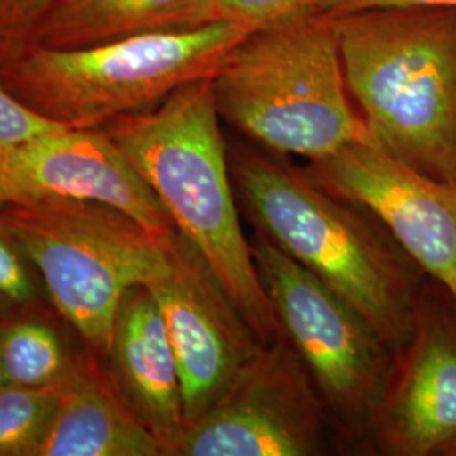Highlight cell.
I'll return each instance as SVG.
<instances>
[{
  "instance_id": "obj_1",
  "label": "cell",
  "mask_w": 456,
  "mask_h": 456,
  "mask_svg": "<svg viewBox=\"0 0 456 456\" xmlns=\"http://www.w3.org/2000/svg\"><path fill=\"white\" fill-rule=\"evenodd\" d=\"M212 78L102 129L158 196L181 237L208 262L264 345L286 340L245 239L218 126Z\"/></svg>"
},
{
  "instance_id": "obj_2",
  "label": "cell",
  "mask_w": 456,
  "mask_h": 456,
  "mask_svg": "<svg viewBox=\"0 0 456 456\" xmlns=\"http://www.w3.org/2000/svg\"><path fill=\"white\" fill-rule=\"evenodd\" d=\"M230 171L256 230L350 301L397 357L428 281L408 252L365 210L323 190L305 169L242 152Z\"/></svg>"
},
{
  "instance_id": "obj_3",
  "label": "cell",
  "mask_w": 456,
  "mask_h": 456,
  "mask_svg": "<svg viewBox=\"0 0 456 456\" xmlns=\"http://www.w3.org/2000/svg\"><path fill=\"white\" fill-rule=\"evenodd\" d=\"M333 20L346 86L375 146L456 183V9L375 7Z\"/></svg>"
},
{
  "instance_id": "obj_4",
  "label": "cell",
  "mask_w": 456,
  "mask_h": 456,
  "mask_svg": "<svg viewBox=\"0 0 456 456\" xmlns=\"http://www.w3.org/2000/svg\"><path fill=\"white\" fill-rule=\"evenodd\" d=\"M216 110L279 154L320 161L372 142L345 80L333 14L306 11L254 29L212 78Z\"/></svg>"
},
{
  "instance_id": "obj_5",
  "label": "cell",
  "mask_w": 456,
  "mask_h": 456,
  "mask_svg": "<svg viewBox=\"0 0 456 456\" xmlns=\"http://www.w3.org/2000/svg\"><path fill=\"white\" fill-rule=\"evenodd\" d=\"M254 29L232 22L135 34L83 48L33 45L0 65V78L31 110L73 129H98L149 110L188 83L213 78Z\"/></svg>"
},
{
  "instance_id": "obj_6",
  "label": "cell",
  "mask_w": 456,
  "mask_h": 456,
  "mask_svg": "<svg viewBox=\"0 0 456 456\" xmlns=\"http://www.w3.org/2000/svg\"><path fill=\"white\" fill-rule=\"evenodd\" d=\"M0 233L39 271L58 313L105 355L126 294L169 267L171 239L100 203H7Z\"/></svg>"
},
{
  "instance_id": "obj_7",
  "label": "cell",
  "mask_w": 456,
  "mask_h": 456,
  "mask_svg": "<svg viewBox=\"0 0 456 456\" xmlns=\"http://www.w3.org/2000/svg\"><path fill=\"white\" fill-rule=\"evenodd\" d=\"M250 252L284 338L310 370L326 408L348 429H370L395 354L342 294L256 230Z\"/></svg>"
},
{
  "instance_id": "obj_8",
  "label": "cell",
  "mask_w": 456,
  "mask_h": 456,
  "mask_svg": "<svg viewBox=\"0 0 456 456\" xmlns=\"http://www.w3.org/2000/svg\"><path fill=\"white\" fill-rule=\"evenodd\" d=\"M325 408L291 343H269L245 363L212 408L181 428L164 455H318Z\"/></svg>"
},
{
  "instance_id": "obj_9",
  "label": "cell",
  "mask_w": 456,
  "mask_h": 456,
  "mask_svg": "<svg viewBox=\"0 0 456 456\" xmlns=\"http://www.w3.org/2000/svg\"><path fill=\"white\" fill-rule=\"evenodd\" d=\"M154 296L180 369L184 424L225 394L264 343L228 296L208 262L176 232L169 267L147 286Z\"/></svg>"
},
{
  "instance_id": "obj_10",
  "label": "cell",
  "mask_w": 456,
  "mask_h": 456,
  "mask_svg": "<svg viewBox=\"0 0 456 456\" xmlns=\"http://www.w3.org/2000/svg\"><path fill=\"white\" fill-rule=\"evenodd\" d=\"M306 175L370 213L424 274L456 296V183L435 180L372 142H354Z\"/></svg>"
},
{
  "instance_id": "obj_11",
  "label": "cell",
  "mask_w": 456,
  "mask_h": 456,
  "mask_svg": "<svg viewBox=\"0 0 456 456\" xmlns=\"http://www.w3.org/2000/svg\"><path fill=\"white\" fill-rule=\"evenodd\" d=\"M7 203L90 201L126 213L159 239L176 233L169 215L102 127H61L0 147Z\"/></svg>"
},
{
  "instance_id": "obj_12",
  "label": "cell",
  "mask_w": 456,
  "mask_h": 456,
  "mask_svg": "<svg viewBox=\"0 0 456 456\" xmlns=\"http://www.w3.org/2000/svg\"><path fill=\"white\" fill-rule=\"evenodd\" d=\"M370 431L392 456L443 455L456 441V296L431 277Z\"/></svg>"
},
{
  "instance_id": "obj_13",
  "label": "cell",
  "mask_w": 456,
  "mask_h": 456,
  "mask_svg": "<svg viewBox=\"0 0 456 456\" xmlns=\"http://www.w3.org/2000/svg\"><path fill=\"white\" fill-rule=\"evenodd\" d=\"M122 401L163 443L184 426L180 369L161 310L147 286L126 294L107 354Z\"/></svg>"
},
{
  "instance_id": "obj_14",
  "label": "cell",
  "mask_w": 456,
  "mask_h": 456,
  "mask_svg": "<svg viewBox=\"0 0 456 456\" xmlns=\"http://www.w3.org/2000/svg\"><path fill=\"white\" fill-rule=\"evenodd\" d=\"M163 443L122 397L98 379L69 369L34 456H159Z\"/></svg>"
},
{
  "instance_id": "obj_15",
  "label": "cell",
  "mask_w": 456,
  "mask_h": 456,
  "mask_svg": "<svg viewBox=\"0 0 456 456\" xmlns=\"http://www.w3.org/2000/svg\"><path fill=\"white\" fill-rule=\"evenodd\" d=\"M215 20H220L215 0H58L37 22L31 46L83 48Z\"/></svg>"
},
{
  "instance_id": "obj_16",
  "label": "cell",
  "mask_w": 456,
  "mask_h": 456,
  "mask_svg": "<svg viewBox=\"0 0 456 456\" xmlns=\"http://www.w3.org/2000/svg\"><path fill=\"white\" fill-rule=\"evenodd\" d=\"M71 365L58 335L41 323L0 326V387H49L60 384Z\"/></svg>"
},
{
  "instance_id": "obj_17",
  "label": "cell",
  "mask_w": 456,
  "mask_h": 456,
  "mask_svg": "<svg viewBox=\"0 0 456 456\" xmlns=\"http://www.w3.org/2000/svg\"><path fill=\"white\" fill-rule=\"evenodd\" d=\"M60 384L0 387V456H34L56 408Z\"/></svg>"
},
{
  "instance_id": "obj_18",
  "label": "cell",
  "mask_w": 456,
  "mask_h": 456,
  "mask_svg": "<svg viewBox=\"0 0 456 456\" xmlns=\"http://www.w3.org/2000/svg\"><path fill=\"white\" fill-rule=\"evenodd\" d=\"M220 20L259 29L279 19L306 11L331 12L340 0H215Z\"/></svg>"
},
{
  "instance_id": "obj_19",
  "label": "cell",
  "mask_w": 456,
  "mask_h": 456,
  "mask_svg": "<svg viewBox=\"0 0 456 456\" xmlns=\"http://www.w3.org/2000/svg\"><path fill=\"white\" fill-rule=\"evenodd\" d=\"M58 0H0V65L31 46L41 17Z\"/></svg>"
},
{
  "instance_id": "obj_20",
  "label": "cell",
  "mask_w": 456,
  "mask_h": 456,
  "mask_svg": "<svg viewBox=\"0 0 456 456\" xmlns=\"http://www.w3.org/2000/svg\"><path fill=\"white\" fill-rule=\"evenodd\" d=\"M65 126L31 110L0 78V147L19 146Z\"/></svg>"
},
{
  "instance_id": "obj_21",
  "label": "cell",
  "mask_w": 456,
  "mask_h": 456,
  "mask_svg": "<svg viewBox=\"0 0 456 456\" xmlns=\"http://www.w3.org/2000/svg\"><path fill=\"white\" fill-rule=\"evenodd\" d=\"M34 296V282L24 256L0 233V297L12 303H29Z\"/></svg>"
},
{
  "instance_id": "obj_22",
  "label": "cell",
  "mask_w": 456,
  "mask_h": 456,
  "mask_svg": "<svg viewBox=\"0 0 456 456\" xmlns=\"http://www.w3.org/2000/svg\"><path fill=\"white\" fill-rule=\"evenodd\" d=\"M375 7H452L456 9V0H340L331 12L338 14V12L375 9Z\"/></svg>"
},
{
  "instance_id": "obj_23",
  "label": "cell",
  "mask_w": 456,
  "mask_h": 456,
  "mask_svg": "<svg viewBox=\"0 0 456 456\" xmlns=\"http://www.w3.org/2000/svg\"><path fill=\"white\" fill-rule=\"evenodd\" d=\"M443 455L444 456H456V441H453L444 452H443Z\"/></svg>"
},
{
  "instance_id": "obj_24",
  "label": "cell",
  "mask_w": 456,
  "mask_h": 456,
  "mask_svg": "<svg viewBox=\"0 0 456 456\" xmlns=\"http://www.w3.org/2000/svg\"><path fill=\"white\" fill-rule=\"evenodd\" d=\"M5 205V198H4V183H2V173H0V208Z\"/></svg>"
}]
</instances>
